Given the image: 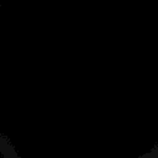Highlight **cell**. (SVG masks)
<instances>
[{"label": "cell", "instance_id": "2", "mask_svg": "<svg viewBox=\"0 0 158 158\" xmlns=\"http://www.w3.org/2000/svg\"><path fill=\"white\" fill-rule=\"evenodd\" d=\"M137 158H158V147L154 146L149 152H147V153H144Z\"/></svg>", "mask_w": 158, "mask_h": 158}, {"label": "cell", "instance_id": "1", "mask_svg": "<svg viewBox=\"0 0 158 158\" xmlns=\"http://www.w3.org/2000/svg\"><path fill=\"white\" fill-rule=\"evenodd\" d=\"M0 158H20L10 142L2 136H0Z\"/></svg>", "mask_w": 158, "mask_h": 158}]
</instances>
